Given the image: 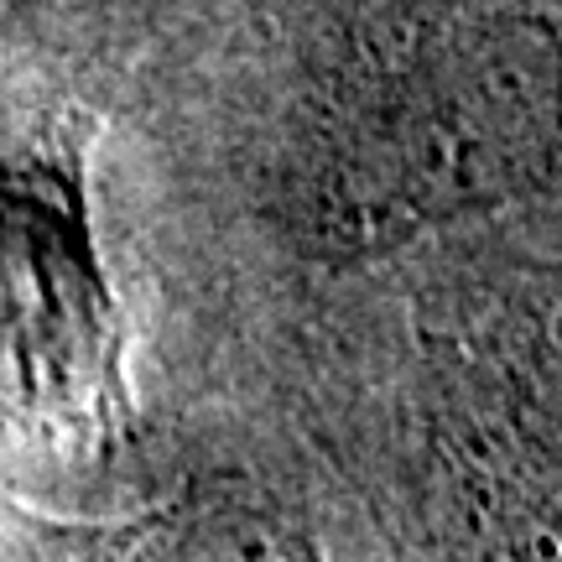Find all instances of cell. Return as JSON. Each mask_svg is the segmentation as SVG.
Listing matches in <instances>:
<instances>
[{"label": "cell", "mask_w": 562, "mask_h": 562, "mask_svg": "<svg viewBox=\"0 0 562 562\" xmlns=\"http://www.w3.org/2000/svg\"><path fill=\"white\" fill-rule=\"evenodd\" d=\"M140 562H328L313 521L256 490H220L161 521Z\"/></svg>", "instance_id": "3"}, {"label": "cell", "mask_w": 562, "mask_h": 562, "mask_svg": "<svg viewBox=\"0 0 562 562\" xmlns=\"http://www.w3.org/2000/svg\"><path fill=\"white\" fill-rule=\"evenodd\" d=\"M562 178V26L463 11L364 47L302 115L286 224L349 271L495 220Z\"/></svg>", "instance_id": "1"}, {"label": "cell", "mask_w": 562, "mask_h": 562, "mask_svg": "<svg viewBox=\"0 0 562 562\" xmlns=\"http://www.w3.org/2000/svg\"><path fill=\"white\" fill-rule=\"evenodd\" d=\"M417 344L427 442L490 562H562V256L469 266Z\"/></svg>", "instance_id": "2"}]
</instances>
